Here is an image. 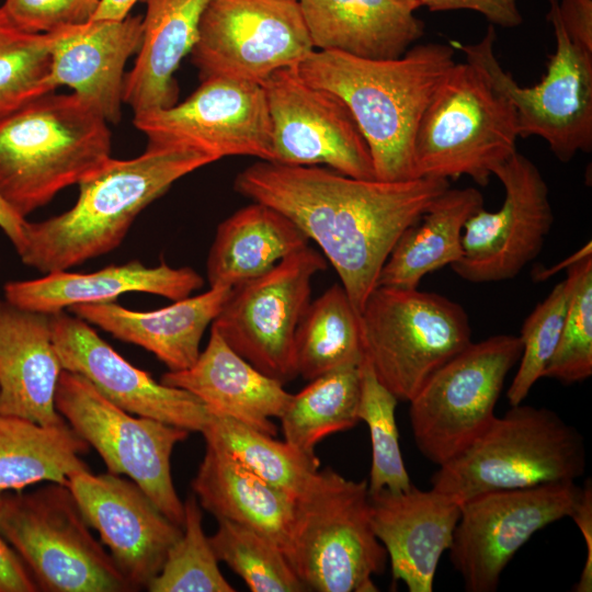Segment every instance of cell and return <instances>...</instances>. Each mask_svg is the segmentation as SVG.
Returning <instances> with one entry per match:
<instances>
[{"label":"cell","mask_w":592,"mask_h":592,"mask_svg":"<svg viewBox=\"0 0 592 592\" xmlns=\"http://www.w3.org/2000/svg\"><path fill=\"white\" fill-rule=\"evenodd\" d=\"M448 187L445 179L364 180L264 160L234 181L237 193L281 212L319 246L360 315L401 234Z\"/></svg>","instance_id":"obj_1"},{"label":"cell","mask_w":592,"mask_h":592,"mask_svg":"<svg viewBox=\"0 0 592 592\" xmlns=\"http://www.w3.org/2000/svg\"><path fill=\"white\" fill-rule=\"evenodd\" d=\"M454 65L453 46L429 43L391 59L315 49L297 70L345 103L369 147L376 180L397 182L415 179L419 123Z\"/></svg>","instance_id":"obj_2"},{"label":"cell","mask_w":592,"mask_h":592,"mask_svg":"<svg viewBox=\"0 0 592 592\" xmlns=\"http://www.w3.org/2000/svg\"><path fill=\"white\" fill-rule=\"evenodd\" d=\"M216 160L197 149L148 144L138 157L110 158L82 180L76 204L42 221L26 223L18 252L42 273L68 271L116 249L138 215L186 174Z\"/></svg>","instance_id":"obj_3"},{"label":"cell","mask_w":592,"mask_h":592,"mask_svg":"<svg viewBox=\"0 0 592 592\" xmlns=\"http://www.w3.org/2000/svg\"><path fill=\"white\" fill-rule=\"evenodd\" d=\"M105 117L72 92L37 96L0 117V197L19 216L79 184L111 157Z\"/></svg>","instance_id":"obj_4"},{"label":"cell","mask_w":592,"mask_h":592,"mask_svg":"<svg viewBox=\"0 0 592 592\" xmlns=\"http://www.w3.org/2000/svg\"><path fill=\"white\" fill-rule=\"evenodd\" d=\"M587 467L583 437L556 412L511 406L460 454L439 466L432 488L460 504L477 494L576 481Z\"/></svg>","instance_id":"obj_5"},{"label":"cell","mask_w":592,"mask_h":592,"mask_svg":"<svg viewBox=\"0 0 592 592\" xmlns=\"http://www.w3.org/2000/svg\"><path fill=\"white\" fill-rule=\"evenodd\" d=\"M284 554L307 591H378L373 577L388 555L372 527L367 481L319 470L296 499Z\"/></svg>","instance_id":"obj_6"},{"label":"cell","mask_w":592,"mask_h":592,"mask_svg":"<svg viewBox=\"0 0 592 592\" xmlns=\"http://www.w3.org/2000/svg\"><path fill=\"white\" fill-rule=\"evenodd\" d=\"M520 137L510 100L466 61L453 66L419 123L413 144L414 178L470 177L487 185Z\"/></svg>","instance_id":"obj_7"},{"label":"cell","mask_w":592,"mask_h":592,"mask_svg":"<svg viewBox=\"0 0 592 592\" xmlns=\"http://www.w3.org/2000/svg\"><path fill=\"white\" fill-rule=\"evenodd\" d=\"M89 527L65 485L1 494L0 532L38 591H135Z\"/></svg>","instance_id":"obj_8"},{"label":"cell","mask_w":592,"mask_h":592,"mask_svg":"<svg viewBox=\"0 0 592 592\" xmlns=\"http://www.w3.org/2000/svg\"><path fill=\"white\" fill-rule=\"evenodd\" d=\"M361 329L376 377L403 401L471 342L465 309L418 288L376 286L361 312Z\"/></svg>","instance_id":"obj_9"},{"label":"cell","mask_w":592,"mask_h":592,"mask_svg":"<svg viewBox=\"0 0 592 592\" xmlns=\"http://www.w3.org/2000/svg\"><path fill=\"white\" fill-rule=\"evenodd\" d=\"M548 20L554 27L556 50L547 72L532 87H521L500 65L494 54L496 31L489 25L475 44L453 43L466 61L478 67L489 82L513 105L520 137L544 139L561 162L579 151L592 149V50L567 35L559 16L558 1L548 0Z\"/></svg>","instance_id":"obj_10"},{"label":"cell","mask_w":592,"mask_h":592,"mask_svg":"<svg viewBox=\"0 0 592 592\" xmlns=\"http://www.w3.org/2000/svg\"><path fill=\"white\" fill-rule=\"evenodd\" d=\"M522 354L520 337L470 342L409 401L418 449L437 466L465 451L492 422L504 380Z\"/></svg>","instance_id":"obj_11"},{"label":"cell","mask_w":592,"mask_h":592,"mask_svg":"<svg viewBox=\"0 0 592 592\" xmlns=\"http://www.w3.org/2000/svg\"><path fill=\"white\" fill-rule=\"evenodd\" d=\"M55 406L91 445L107 471L133 480L175 524L183 527L184 502L171 476V455L189 431L132 414L104 398L84 377L62 369Z\"/></svg>","instance_id":"obj_12"},{"label":"cell","mask_w":592,"mask_h":592,"mask_svg":"<svg viewBox=\"0 0 592 592\" xmlns=\"http://www.w3.org/2000/svg\"><path fill=\"white\" fill-rule=\"evenodd\" d=\"M326 267V259L309 246L285 257L231 288L212 328L251 365L285 385L298 376L296 330L310 303L311 280Z\"/></svg>","instance_id":"obj_13"},{"label":"cell","mask_w":592,"mask_h":592,"mask_svg":"<svg viewBox=\"0 0 592 592\" xmlns=\"http://www.w3.org/2000/svg\"><path fill=\"white\" fill-rule=\"evenodd\" d=\"M314 50L296 0H210L191 54L201 79L218 76L262 86Z\"/></svg>","instance_id":"obj_14"},{"label":"cell","mask_w":592,"mask_h":592,"mask_svg":"<svg viewBox=\"0 0 592 592\" xmlns=\"http://www.w3.org/2000/svg\"><path fill=\"white\" fill-rule=\"evenodd\" d=\"M582 488L574 481L488 491L460 504L448 549L467 592H494L506 565L539 530L571 516Z\"/></svg>","instance_id":"obj_15"},{"label":"cell","mask_w":592,"mask_h":592,"mask_svg":"<svg viewBox=\"0 0 592 592\" xmlns=\"http://www.w3.org/2000/svg\"><path fill=\"white\" fill-rule=\"evenodd\" d=\"M262 86L272 125V162L326 164L348 177L376 179L369 147L338 95L306 82L297 66L275 71Z\"/></svg>","instance_id":"obj_16"},{"label":"cell","mask_w":592,"mask_h":592,"mask_svg":"<svg viewBox=\"0 0 592 592\" xmlns=\"http://www.w3.org/2000/svg\"><path fill=\"white\" fill-rule=\"evenodd\" d=\"M505 196L497 212L483 207L466 221L463 254L452 270L471 283L511 280L540 252L554 223L548 186L538 168L517 150L496 168Z\"/></svg>","instance_id":"obj_17"},{"label":"cell","mask_w":592,"mask_h":592,"mask_svg":"<svg viewBox=\"0 0 592 592\" xmlns=\"http://www.w3.org/2000/svg\"><path fill=\"white\" fill-rule=\"evenodd\" d=\"M148 144L197 149L216 161L249 156L272 161V125L263 86L227 77H207L184 101L134 115Z\"/></svg>","instance_id":"obj_18"},{"label":"cell","mask_w":592,"mask_h":592,"mask_svg":"<svg viewBox=\"0 0 592 592\" xmlns=\"http://www.w3.org/2000/svg\"><path fill=\"white\" fill-rule=\"evenodd\" d=\"M84 520L135 591L160 572L183 527L172 522L130 479L82 470L68 478Z\"/></svg>","instance_id":"obj_19"},{"label":"cell","mask_w":592,"mask_h":592,"mask_svg":"<svg viewBox=\"0 0 592 592\" xmlns=\"http://www.w3.org/2000/svg\"><path fill=\"white\" fill-rule=\"evenodd\" d=\"M49 316L64 369L84 377L104 398L132 414L203 432L210 412L197 397L132 365L73 314L65 310Z\"/></svg>","instance_id":"obj_20"},{"label":"cell","mask_w":592,"mask_h":592,"mask_svg":"<svg viewBox=\"0 0 592 592\" xmlns=\"http://www.w3.org/2000/svg\"><path fill=\"white\" fill-rule=\"evenodd\" d=\"M459 517L460 503L433 488L369 493L372 527L389 557L392 580L410 592H432Z\"/></svg>","instance_id":"obj_21"},{"label":"cell","mask_w":592,"mask_h":592,"mask_svg":"<svg viewBox=\"0 0 592 592\" xmlns=\"http://www.w3.org/2000/svg\"><path fill=\"white\" fill-rule=\"evenodd\" d=\"M47 34L52 90L68 87L109 123H118L124 103V68L140 46L143 18L128 14L121 20H90Z\"/></svg>","instance_id":"obj_22"},{"label":"cell","mask_w":592,"mask_h":592,"mask_svg":"<svg viewBox=\"0 0 592 592\" xmlns=\"http://www.w3.org/2000/svg\"><path fill=\"white\" fill-rule=\"evenodd\" d=\"M203 285L204 278L192 267H172L164 261L146 266L132 260L92 273L57 271L41 278L10 281L4 285V297L21 309L54 315L76 305L114 301L132 292L175 301L191 296Z\"/></svg>","instance_id":"obj_23"},{"label":"cell","mask_w":592,"mask_h":592,"mask_svg":"<svg viewBox=\"0 0 592 592\" xmlns=\"http://www.w3.org/2000/svg\"><path fill=\"white\" fill-rule=\"evenodd\" d=\"M62 366L50 316L0 304V414L62 425L55 395Z\"/></svg>","instance_id":"obj_24"},{"label":"cell","mask_w":592,"mask_h":592,"mask_svg":"<svg viewBox=\"0 0 592 592\" xmlns=\"http://www.w3.org/2000/svg\"><path fill=\"white\" fill-rule=\"evenodd\" d=\"M160 382L197 397L210 413L232 418L269 435H276L272 418H280L292 394L260 372L210 329L208 343L195 363L168 371Z\"/></svg>","instance_id":"obj_25"},{"label":"cell","mask_w":592,"mask_h":592,"mask_svg":"<svg viewBox=\"0 0 592 592\" xmlns=\"http://www.w3.org/2000/svg\"><path fill=\"white\" fill-rule=\"evenodd\" d=\"M230 291L209 287L205 293L151 311L132 310L115 301L76 305L68 310L113 337L151 352L169 371H182L197 360L203 334Z\"/></svg>","instance_id":"obj_26"},{"label":"cell","mask_w":592,"mask_h":592,"mask_svg":"<svg viewBox=\"0 0 592 592\" xmlns=\"http://www.w3.org/2000/svg\"><path fill=\"white\" fill-rule=\"evenodd\" d=\"M316 50L365 59L403 55L424 34L422 20L400 0H298Z\"/></svg>","instance_id":"obj_27"},{"label":"cell","mask_w":592,"mask_h":592,"mask_svg":"<svg viewBox=\"0 0 592 592\" xmlns=\"http://www.w3.org/2000/svg\"><path fill=\"white\" fill-rule=\"evenodd\" d=\"M141 43L125 75L123 102L134 115L168 109L178 102L174 73L198 37L210 0H144Z\"/></svg>","instance_id":"obj_28"},{"label":"cell","mask_w":592,"mask_h":592,"mask_svg":"<svg viewBox=\"0 0 592 592\" xmlns=\"http://www.w3.org/2000/svg\"><path fill=\"white\" fill-rule=\"evenodd\" d=\"M308 242L275 208L259 202L241 207L217 227L206 261L209 287L234 288L255 278Z\"/></svg>","instance_id":"obj_29"},{"label":"cell","mask_w":592,"mask_h":592,"mask_svg":"<svg viewBox=\"0 0 592 592\" xmlns=\"http://www.w3.org/2000/svg\"><path fill=\"white\" fill-rule=\"evenodd\" d=\"M192 489L200 504L217 520L253 528L284 551L294 520L295 498L209 445L192 480Z\"/></svg>","instance_id":"obj_30"},{"label":"cell","mask_w":592,"mask_h":592,"mask_svg":"<svg viewBox=\"0 0 592 592\" xmlns=\"http://www.w3.org/2000/svg\"><path fill=\"white\" fill-rule=\"evenodd\" d=\"M481 207L483 196L477 189L448 187L401 234L380 270L377 286L418 288L426 274L458 261L464 226Z\"/></svg>","instance_id":"obj_31"},{"label":"cell","mask_w":592,"mask_h":592,"mask_svg":"<svg viewBox=\"0 0 592 592\" xmlns=\"http://www.w3.org/2000/svg\"><path fill=\"white\" fill-rule=\"evenodd\" d=\"M88 447L68 423L43 425L0 414V491L42 481L67 486L72 474L89 470L80 458Z\"/></svg>","instance_id":"obj_32"},{"label":"cell","mask_w":592,"mask_h":592,"mask_svg":"<svg viewBox=\"0 0 592 592\" xmlns=\"http://www.w3.org/2000/svg\"><path fill=\"white\" fill-rule=\"evenodd\" d=\"M364 356L361 315L343 286L333 284L309 303L297 327V374L311 380L344 365H360Z\"/></svg>","instance_id":"obj_33"},{"label":"cell","mask_w":592,"mask_h":592,"mask_svg":"<svg viewBox=\"0 0 592 592\" xmlns=\"http://www.w3.org/2000/svg\"><path fill=\"white\" fill-rule=\"evenodd\" d=\"M360 365L334 368L311 379L299 392L292 394L278 418L285 442L315 456V447L321 440L360 422Z\"/></svg>","instance_id":"obj_34"},{"label":"cell","mask_w":592,"mask_h":592,"mask_svg":"<svg viewBox=\"0 0 592 592\" xmlns=\"http://www.w3.org/2000/svg\"><path fill=\"white\" fill-rule=\"evenodd\" d=\"M202 434L206 445L227 454L295 499L307 490L319 471L316 455H307L229 417L210 413Z\"/></svg>","instance_id":"obj_35"},{"label":"cell","mask_w":592,"mask_h":592,"mask_svg":"<svg viewBox=\"0 0 592 592\" xmlns=\"http://www.w3.org/2000/svg\"><path fill=\"white\" fill-rule=\"evenodd\" d=\"M217 521V531L208 537L214 554L252 592L307 591L274 540L248 526L223 519Z\"/></svg>","instance_id":"obj_36"},{"label":"cell","mask_w":592,"mask_h":592,"mask_svg":"<svg viewBox=\"0 0 592 592\" xmlns=\"http://www.w3.org/2000/svg\"><path fill=\"white\" fill-rule=\"evenodd\" d=\"M360 368L361 395L357 417L367 424L372 443L368 492L383 489L394 492L408 490L413 485L399 445L396 423L398 399L378 380L365 356Z\"/></svg>","instance_id":"obj_37"},{"label":"cell","mask_w":592,"mask_h":592,"mask_svg":"<svg viewBox=\"0 0 592 592\" xmlns=\"http://www.w3.org/2000/svg\"><path fill=\"white\" fill-rule=\"evenodd\" d=\"M151 592H234L225 579L202 526L195 494L184 501L181 537L169 549L160 572L147 587Z\"/></svg>","instance_id":"obj_38"},{"label":"cell","mask_w":592,"mask_h":592,"mask_svg":"<svg viewBox=\"0 0 592 592\" xmlns=\"http://www.w3.org/2000/svg\"><path fill=\"white\" fill-rule=\"evenodd\" d=\"M50 59L48 34L18 29L0 7V117L53 92Z\"/></svg>","instance_id":"obj_39"},{"label":"cell","mask_w":592,"mask_h":592,"mask_svg":"<svg viewBox=\"0 0 592 592\" xmlns=\"http://www.w3.org/2000/svg\"><path fill=\"white\" fill-rule=\"evenodd\" d=\"M573 285L557 348L544 376L563 384L592 375V255L589 242L571 264Z\"/></svg>","instance_id":"obj_40"},{"label":"cell","mask_w":592,"mask_h":592,"mask_svg":"<svg viewBox=\"0 0 592 592\" xmlns=\"http://www.w3.org/2000/svg\"><path fill=\"white\" fill-rule=\"evenodd\" d=\"M572 285V274L567 270V277L556 284L525 319L520 335L519 368L506 392L511 406L522 403L534 384L544 376L561 334Z\"/></svg>","instance_id":"obj_41"},{"label":"cell","mask_w":592,"mask_h":592,"mask_svg":"<svg viewBox=\"0 0 592 592\" xmlns=\"http://www.w3.org/2000/svg\"><path fill=\"white\" fill-rule=\"evenodd\" d=\"M101 0H4L7 19L30 33H49L92 20Z\"/></svg>","instance_id":"obj_42"},{"label":"cell","mask_w":592,"mask_h":592,"mask_svg":"<svg viewBox=\"0 0 592 592\" xmlns=\"http://www.w3.org/2000/svg\"><path fill=\"white\" fill-rule=\"evenodd\" d=\"M417 5L432 12L473 10L485 15L492 25L502 27H515L523 21L517 0H417Z\"/></svg>","instance_id":"obj_43"},{"label":"cell","mask_w":592,"mask_h":592,"mask_svg":"<svg viewBox=\"0 0 592 592\" xmlns=\"http://www.w3.org/2000/svg\"><path fill=\"white\" fill-rule=\"evenodd\" d=\"M558 10L570 39L592 50V0H559Z\"/></svg>","instance_id":"obj_44"},{"label":"cell","mask_w":592,"mask_h":592,"mask_svg":"<svg viewBox=\"0 0 592 592\" xmlns=\"http://www.w3.org/2000/svg\"><path fill=\"white\" fill-rule=\"evenodd\" d=\"M0 491V501H1ZM38 591L31 572L0 532V592Z\"/></svg>","instance_id":"obj_45"},{"label":"cell","mask_w":592,"mask_h":592,"mask_svg":"<svg viewBox=\"0 0 592 592\" xmlns=\"http://www.w3.org/2000/svg\"><path fill=\"white\" fill-rule=\"evenodd\" d=\"M581 531L587 546V558L579 581L573 587L576 592L592 591V487L591 480H587L581 491L580 499L571 514Z\"/></svg>","instance_id":"obj_46"},{"label":"cell","mask_w":592,"mask_h":592,"mask_svg":"<svg viewBox=\"0 0 592 592\" xmlns=\"http://www.w3.org/2000/svg\"><path fill=\"white\" fill-rule=\"evenodd\" d=\"M26 223V218L14 213L0 197V229L10 240L16 253L24 244Z\"/></svg>","instance_id":"obj_47"},{"label":"cell","mask_w":592,"mask_h":592,"mask_svg":"<svg viewBox=\"0 0 592 592\" xmlns=\"http://www.w3.org/2000/svg\"><path fill=\"white\" fill-rule=\"evenodd\" d=\"M139 0H101L92 20H121L127 16Z\"/></svg>","instance_id":"obj_48"},{"label":"cell","mask_w":592,"mask_h":592,"mask_svg":"<svg viewBox=\"0 0 592 592\" xmlns=\"http://www.w3.org/2000/svg\"><path fill=\"white\" fill-rule=\"evenodd\" d=\"M400 1L407 4L408 7L412 8L413 10L418 8L417 0H400Z\"/></svg>","instance_id":"obj_49"},{"label":"cell","mask_w":592,"mask_h":592,"mask_svg":"<svg viewBox=\"0 0 592 592\" xmlns=\"http://www.w3.org/2000/svg\"><path fill=\"white\" fill-rule=\"evenodd\" d=\"M0 304H1V300H0Z\"/></svg>","instance_id":"obj_50"},{"label":"cell","mask_w":592,"mask_h":592,"mask_svg":"<svg viewBox=\"0 0 592 592\" xmlns=\"http://www.w3.org/2000/svg\"><path fill=\"white\" fill-rule=\"evenodd\" d=\"M296 1H298V0H296Z\"/></svg>","instance_id":"obj_51"}]
</instances>
